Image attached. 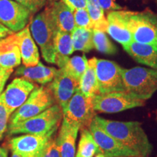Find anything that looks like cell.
<instances>
[{"label":"cell","instance_id":"cell-37","mask_svg":"<svg viewBox=\"0 0 157 157\" xmlns=\"http://www.w3.org/2000/svg\"><path fill=\"white\" fill-rule=\"evenodd\" d=\"M7 150L4 147H0V157H7Z\"/></svg>","mask_w":157,"mask_h":157},{"label":"cell","instance_id":"cell-18","mask_svg":"<svg viewBox=\"0 0 157 157\" xmlns=\"http://www.w3.org/2000/svg\"><path fill=\"white\" fill-rule=\"evenodd\" d=\"M21 63L19 44L15 33L0 40V66L13 69Z\"/></svg>","mask_w":157,"mask_h":157},{"label":"cell","instance_id":"cell-32","mask_svg":"<svg viewBox=\"0 0 157 157\" xmlns=\"http://www.w3.org/2000/svg\"><path fill=\"white\" fill-rule=\"evenodd\" d=\"M42 157H61L57 137L55 136L44 149Z\"/></svg>","mask_w":157,"mask_h":157},{"label":"cell","instance_id":"cell-30","mask_svg":"<svg viewBox=\"0 0 157 157\" xmlns=\"http://www.w3.org/2000/svg\"><path fill=\"white\" fill-rule=\"evenodd\" d=\"M10 114L7 108L3 103L2 99L0 96V140H2L5 133L7 129V124L9 122Z\"/></svg>","mask_w":157,"mask_h":157},{"label":"cell","instance_id":"cell-22","mask_svg":"<svg viewBox=\"0 0 157 157\" xmlns=\"http://www.w3.org/2000/svg\"><path fill=\"white\" fill-rule=\"evenodd\" d=\"M55 64L59 68H62L70 58L69 56L74 52L71 34L58 31L55 39Z\"/></svg>","mask_w":157,"mask_h":157},{"label":"cell","instance_id":"cell-8","mask_svg":"<svg viewBox=\"0 0 157 157\" xmlns=\"http://www.w3.org/2000/svg\"><path fill=\"white\" fill-rule=\"evenodd\" d=\"M92 100L93 98L86 97L78 89L63 111V118L72 124L78 125L79 129L89 128L96 116Z\"/></svg>","mask_w":157,"mask_h":157},{"label":"cell","instance_id":"cell-2","mask_svg":"<svg viewBox=\"0 0 157 157\" xmlns=\"http://www.w3.org/2000/svg\"><path fill=\"white\" fill-rule=\"evenodd\" d=\"M124 91L137 99L146 101L157 91V69L134 67L122 70Z\"/></svg>","mask_w":157,"mask_h":157},{"label":"cell","instance_id":"cell-19","mask_svg":"<svg viewBox=\"0 0 157 157\" xmlns=\"http://www.w3.org/2000/svg\"><path fill=\"white\" fill-rule=\"evenodd\" d=\"M58 69L54 67L45 66L42 63L31 67L21 66L15 71V75L18 77L24 78L33 83H37L41 85L50 83L52 81Z\"/></svg>","mask_w":157,"mask_h":157},{"label":"cell","instance_id":"cell-28","mask_svg":"<svg viewBox=\"0 0 157 157\" xmlns=\"http://www.w3.org/2000/svg\"><path fill=\"white\" fill-rule=\"evenodd\" d=\"M93 44L94 48L101 53L115 55L117 52V47L103 31L93 30Z\"/></svg>","mask_w":157,"mask_h":157},{"label":"cell","instance_id":"cell-34","mask_svg":"<svg viewBox=\"0 0 157 157\" xmlns=\"http://www.w3.org/2000/svg\"><path fill=\"white\" fill-rule=\"evenodd\" d=\"M104 11L111 12L116 10H121L122 7L116 2L115 0H97Z\"/></svg>","mask_w":157,"mask_h":157},{"label":"cell","instance_id":"cell-11","mask_svg":"<svg viewBox=\"0 0 157 157\" xmlns=\"http://www.w3.org/2000/svg\"><path fill=\"white\" fill-rule=\"evenodd\" d=\"M89 129L105 157H140L137 153L111 137L93 120Z\"/></svg>","mask_w":157,"mask_h":157},{"label":"cell","instance_id":"cell-25","mask_svg":"<svg viewBox=\"0 0 157 157\" xmlns=\"http://www.w3.org/2000/svg\"><path fill=\"white\" fill-rule=\"evenodd\" d=\"M81 130V136L78 141L76 157H94L98 153L101 152L99 147L90 132L89 128Z\"/></svg>","mask_w":157,"mask_h":157},{"label":"cell","instance_id":"cell-3","mask_svg":"<svg viewBox=\"0 0 157 157\" xmlns=\"http://www.w3.org/2000/svg\"><path fill=\"white\" fill-rule=\"evenodd\" d=\"M29 29L33 39L40 48L44 60L55 64V39L58 30L48 7L31 19Z\"/></svg>","mask_w":157,"mask_h":157},{"label":"cell","instance_id":"cell-10","mask_svg":"<svg viewBox=\"0 0 157 157\" xmlns=\"http://www.w3.org/2000/svg\"><path fill=\"white\" fill-rule=\"evenodd\" d=\"M32 14L15 0H0V23L13 33L28 25Z\"/></svg>","mask_w":157,"mask_h":157},{"label":"cell","instance_id":"cell-24","mask_svg":"<svg viewBox=\"0 0 157 157\" xmlns=\"http://www.w3.org/2000/svg\"><path fill=\"white\" fill-rule=\"evenodd\" d=\"M74 51L89 52L94 48L93 30L76 27L71 33Z\"/></svg>","mask_w":157,"mask_h":157},{"label":"cell","instance_id":"cell-13","mask_svg":"<svg viewBox=\"0 0 157 157\" xmlns=\"http://www.w3.org/2000/svg\"><path fill=\"white\" fill-rule=\"evenodd\" d=\"M48 87L53 95L56 104L63 111L70 99L79 87V81L68 75L62 68H59Z\"/></svg>","mask_w":157,"mask_h":157},{"label":"cell","instance_id":"cell-6","mask_svg":"<svg viewBox=\"0 0 157 157\" xmlns=\"http://www.w3.org/2000/svg\"><path fill=\"white\" fill-rule=\"evenodd\" d=\"M56 104L53 95L47 86L37 87L31 92L25 103L12 113L9 120V125L34 117Z\"/></svg>","mask_w":157,"mask_h":157},{"label":"cell","instance_id":"cell-16","mask_svg":"<svg viewBox=\"0 0 157 157\" xmlns=\"http://www.w3.org/2000/svg\"><path fill=\"white\" fill-rule=\"evenodd\" d=\"M18 42L21 61L25 67H31L39 62L38 48L31 36L29 24L18 32L15 33Z\"/></svg>","mask_w":157,"mask_h":157},{"label":"cell","instance_id":"cell-1","mask_svg":"<svg viewBox=\"0 0 157 157\" xmlns=\"http://www.w3.org/2000/svg\"><path fill=\"white\" fill-rule=\"evenodd\" d=\"M95 122L116 140L134 151L140 157H149L153 146L149 141L142 124L138 121H119L109 120L98 116Z\"/></svg>","mask_w":157,"mask_h":157},{"label":"cell","instance_id":"cell-42","mask_svg":"<svg viewBox=\"0 0 157 157\" xmlns=\"http://www.w3.org/2000/svg\"><path fill=\"white\" fill-rule=\"evenodd\" d=\"M156 119H157V112H156Z\"/></svg>","mask_w":157,"mask_h":157},{"label":"cell","instance_id":"cell-7","mask_svg":"<svg viewBox=\"0 0 157 157\" xmlns=\"http://www.w3.org/2000/svg\"><path fill=\"white\" fill-rule=\"evenodd\" d=\"M92 101L95 111L108 113L121 112L145 105V101L132 97L125 91L99 93L94 96Z\"/></svg>","mask_w":157,"mask_h":157},{"label":"cell","instance_id":"cell-4","mask_svg":"<svg viewBox=\"0 0 157 157\" xmlns=\"http://www.w3.org/2000/svg\"><path fill=\"white\" fill-rule=\"evenodd\" d=\"M63 117V111L58 104L48 108L39 114L30 119L8 125V135L16 134H46L53 130H58Z\"/></svg>","mask_w":157,"mask_h":157},{"label":"cell","instance_id":"cell-39","mask_svg":"<svg viewBox=\"0 0 157 157\" xmlns=\"http://www.w3.org/2000/svg\"><path fill=\"white\" fill-rule=\"evenodd\" d=\"M10 157H23V156H21V154H17V153H16V152L13 151V154H12V156Z\"/></svg>","mask_w":157,"mask_h":157},{"label":"cell","instance_id":"cell-15","mask_svg":"<svg viewBox=\"0 0 157 157\" xmlns=\"http://www.w3.org/2000/svg\"><path fill=\"white\" fill-rule=\"evenodd\" d=\"M129 11L116 10L107 15V32L110 36L122 45L127 46L132 42V37L127 25Z\"/></svg>","mask_w":157,"mask_h":157},{"label":"cell","instance_id":"cell-38","mask_svg":"<svg viewBox=\"0 0 157 157\" xmlns=\"http://www.w3.org/2000/svg\"><path fill=\"white\" fill-rule=\"evenodd\" d=\"M46 147H47V146H46ZM46 147H45V148H46ZM45 148H43V149H42V150H41V151H39V152L36 153V154H34L31 155V156H27V157H42L43 153H44V149H45Z\"/></svg>","mask_w":157,"mask_h":157},{"label":"cell","instance_id":"cell-33","mask_svg":"<svg viewBox=\"0 0 157 157\" xmlns=\"http://www.w3.org/2000/svg\"><path fill=\"white\" fill-rule=\"evenodd\" d=\"M63 2L72 12L79 9H86L87 0H60Z\"/></svg>","mask_w":157,"mask_h":157},{"label":"cell","instance_id":"cell-9","mask_svg":"<svg viewBox=\"0 0 157 157\" xmlns=\"http://www.w3.org/2000/svg\"><path fill=\"white\" fill-rule=\"evenodd\" d=\"M123 68L114 61L97 59L95 66L99 93L124 92Z\"/></svg>","mask_w":157,"mask_h":157},{"label":"cell","instance_id":"cell-31","mask_svg":"<svg viewBox=\"0 0 157 157\" xmlns=\"http://www.w3.org/2000/svg\"><path fill=\"white\" fill-rule=\"evenodd\" d=\"M15 1L26 7L32 15H34L40 10L47 4L46 0H15Z\"/></svg>","mask_w":157,"mask_h":157},{"label":"cell","instance_id":"cell-12","mask_svg":"<svg viewBox=\"0 0 157 157\" xmlns=\"http://www.w3.org/2000/svg\"><path fill=\"white\" fill-rule=\"evenodd\" d=\"M36 87L35 83L22 77H16L12 81L0 95L10 116L25 103L31 92Z\"/></svg>","mask_w":157,"mask_h":157},{"label":"cell","instance_id":"cell-43","mask_svg":"<svg viewBox=\"0 0 157 157\" xmlns=\"http://www.w3.org/2000/svg\"><path fill=\"white\" fill-rule=\"evenodd\" d=\"M156 2H157V0H156Z\"/></svg>","mask_w":157,"mask_h":157},{"label":"cell","instance_id":"cell-23","mask_svg":"<svg viewBox=\"0 0 157 157\" xmlns=\"http://www.w3.org/2000/svg\"><path fill=\"white\" fill-rule=\"evenodd\" d=\"M97 58L93 57L87 61V68L79 80V89L81 93L87 98H93L99 94L95 66Z\"/></svg>","mask_w":157,"mask_h":157},{"label":"cell","instance_id":"cell-5","mask_svg":"<svg viewBox=\"0 0 157 157\" xmlns=\"http://www.w3.org/2000/svg\"><path fill=\"white\" fill-rule=\"evenodd\" d=\"M127 25L133 42L157 47V14L154 12L129 11Z\"/></svg>","mask_w":157,"mask_h":157},{"label":"cell","instance_id":"cell-36","mask_svg":"<svg viewBox=\"0 0 157 157\" xmlns=\"http://www.w3.org/2000/svg\"><path fill=\"white\" fill-rule=\"evenodd\" d=\"M13 34H14L13 31L9 30L8 29L6 28L5 26H4L3 25L0 23V40Z\"/></svg>","mask_w":157,"mask_h":157},{"label":"cell","instance_id":"cell-35","mask_svg":"<svg viewBox=\"0 0 157 157\" xmlns=\"http://www.w3.org/2000/svg\"><path fill=\"white\" fill-rule=\"evenodd\" d=\"M13 71V69H7L0 66V95L2 93L6 82L8 80Z\"/></svg>","mask_w":157,"mask_h":157},{"label":"cell","instance_id":"cell-21","mask_svg":"<svg viewBox=\"0 0 157 157\" xmlns=\"http://www.w3.org/2000/svg\"><path fill=\"white\" fill-rule=\"evenodd\" d=\"M123 48L135 61L157 69V47L140 44L132 41Z\"/></svg>","mask_w":157,"mask_h":157},{"label":"cell","instance_id":"cell-26","mask_svg":"<svg viewBox=\"0 0 157 157\" xmlns=\"http://www.w3.org/2000/svg\"><path fill=\"white\" fill-rule=\"evenodd\" d=\"M88 14L93 24V30L105 32L108 29V21L104 15V10L97 0H87Z\"/></svg>","mask_w":157,"mask_h":157},{"label":"cell","instance_id":"cell-17","mask_svg":"<svg viewBox=\"0 0 157 157\" xmlns=\"http://www.w3.org/2000/svg\"><path fill=\"white\" fill-rule=\"evenodd\" d=\"M79 129L78 125L72 124L63 117L60 130L56 137L61 157H76V142Z\"/></svg>","mask_w":157,"mask_h":157},{"label":"cell","instance_id":"cell-20","mask_svg":"<svg viewBox=\"0 0 157 157\" xmlns=\"http://www.w3.org/2000/svg\"><path fill=\"white\" fill-rule=\"evenodd\" d=\"M58 31L71 34L76 28L73 12L60 0H56L47 6Z\"/></svg>","mask_w":157,"mask_h":157},{"label":"cell","instance_id":"cell-41","mask_svg":"<svg viewBox=\"0 0 157 157\" xmlns=\"http://www.w3.org/2000/svg\"><path fill=\"white\" fill-rule=\"evenodd\" d=\"M47 1V2H53V1H56V0H46Z\"/></svg>","mask_w":157,"mask_h":157},{"label":"cell","instance_id":"cell-40","mask_svg":"<svg viewBox=\"0 0 157 157\" xmlns=\"http://www.w3.org/2000/svg\"><path fill=\"white\" fill-rule=\"evenodd\" d=\"M95 157H105V156H104L103 153L100 152V153H98V154L95 155Z\"/></svg>","mask_w":157,"mask_h":157},{"label":"cell","instance_id":"cell-14","mask_svg":"<svg viewBox=\"0 0 157 157\" xmlns=\"http://www.w3.org/2000/svg\"><path fill=\"white\" fill-rule=\"evenodd\" d=\"M56 132L53 130L46 134H25L13 137L10 140V146L13 151L23 157L31 156L48 146Z\"/></svg>","mask_w":157,"mask_h":157},{"label":"cell","instance_id":"cell-29","mask_svg":"<svg viewBox=\"0 0 157 157\" xmlns=\"http://www.w3.org/2000/svg\"><path fill=\"white\" fill-rule=\"evenodd\" d=\"M76 27L93 29V24L87 9H79L73 12Z\"/></svg>","mask_w":157,"mask_h":157},{"label":"cell","instance_id":"cell-27","mask_svg":"<svg viewBox=\"0 0 157 157\" xmlns=\"http://www.w3.org/2000/svg\"><path fill=\"white\" fill-rule=\"evenodd\" d=\"M87 59L84 55L82 56H74L73 58L68 59L67 63L62 68V69L68 75L79 81L87 68Z\"/></svg>","mask_w":157,"mask_h":157}]
</instances>
